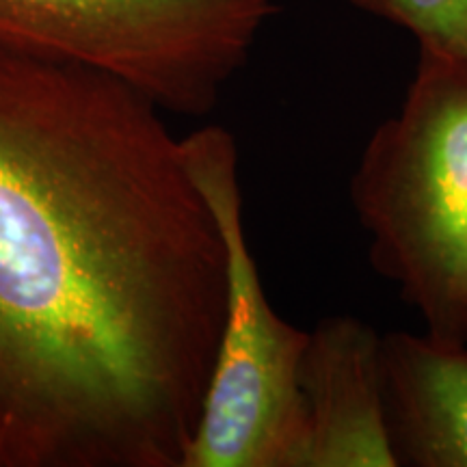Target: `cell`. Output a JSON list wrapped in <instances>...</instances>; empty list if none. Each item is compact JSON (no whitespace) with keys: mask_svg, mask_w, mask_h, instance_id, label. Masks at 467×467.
<instances>
[{"mask_svg":"<svg viewBox=\"0 0 467 467\" xmlns=\"http://www.w3.org/2000/svg\"><path fill=\"white\" fill-rule=\"evenodd\" d=\"M381 342L358 317H329L309 331L301 364L307 467H399L389 437Z\"/></svg>","mask_w":467,"mask_h":467,"instance_id":"5b68a950","label":"cell"},{"mask_svg":"<svg viewBox=\"0 0 467 467\" xmlns=\"http://www.w3.org/2000/svg\"><path fill=\"white\" fill-rule=\"evenodd\" d=\"M350 202L370 262L435 336L467 340V58L418 48L399 113L361 151Z\"/></svg>","mask_w":467,"mask_h":467,"instance_id":"7a4b0ae2","label":"cell"},{"mask_svg":"<svg viewBox=\"0 0 467 467\" xmlns=\"http://www.w3.org/2000/svg\"><path fill=\"white\" fill-rule=\"evenodd\" d=\"M275 0H0V44L113 76L162 113L203 117Z\"/></svg>","mask_w":467,"mask_h":467,"instance_id":"277c9868","label":"cell"},{"mask_svg":"<svg viewBox=\"0 0 467 467\" xmlns=\"http://www.w3.org/2000/svg\"><path fill=\"white\" fill-rule=\"evenodd\" d=\"M381 361L399 467H467V340L392 331Z\"/></svg>","mask_w":467,"mask_h":467,"instance_id":"8992f818","label":"cell"},{"mask_svg":"<svg viewBox=\"0 0 467 467\" xmlns=\"http://www.w3.org/2000/svg\"><path fill=\"white\" fill-rule=\"evenodd\" d=\"M186 167L227 251L225 323L182 467H307L301 364L309 331L273 309L244 232L236 141L206 126L182 139Z\"/></svg>","mask_w":467,"mask_h":467,"instance_id":"3957f363","label":"cell"},{"mask_svg":"<svg viewBox=\"0 0 467 467\" xmlns=\"http://www.w3.org/2000/svg\"><path fill=\"white\" fill-rule=\"evenodd\" d=\"M348 7L402 28L418 48L467 58V0H342Z\"/></svg>","mask_w":467,"mask_h":467,"instance_id":"52a82bcc","label":"cell"},{"mask_svg":"<svg viewBox=\"0 0 467 467\" xmlns=\"http://www.w3.org/2000/svg\"><path fill=\"white\" fill-rule=\"evenodd\" d=\"M225 307L162 110L0 44V467H182Z\"/></svg>","mask_w":467,"mask_h":467,"instance_id":"6da1fadb","label":"cell"}]
</instances>
